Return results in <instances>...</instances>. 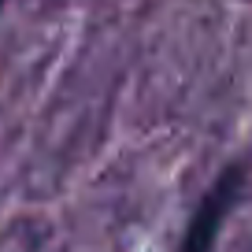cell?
<instances>
[{
	"mask_svg": "<svg viewBox=\"0 0 252 252\" xmlns=\"http://www.w3.org/2000/svg\"><path fill=\"white\" fill-rule=\"evenodd\" d=\"M249 178H252L249 159H230V163L215 174V182L208 186V193L200 197V204L189 215L186 234H182V241H178V252H215L226 219L234 215V208L241 204L245 193H249Z\"/></svg>",
	"mask_w": 252,
	"mask_h": 252,
	"instance_id": "obj_1",
	"label": "cell"
},
{
	"mask_svg": "<svg viewBox=\"0 0 252 252\" xmlns=\"http://www.w3.org/2000/svg\"><path fill=\"white\" fill-rule=\"evenodd\" d=\"M0 4H4V0H0Z\"/></svg>",
	"mask_w": 252,
	"mask_h": 252,
	"instance_id": "obj_2",
	"label": "cell"
}]
</instances>
